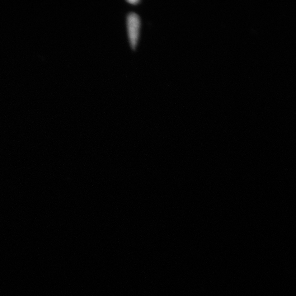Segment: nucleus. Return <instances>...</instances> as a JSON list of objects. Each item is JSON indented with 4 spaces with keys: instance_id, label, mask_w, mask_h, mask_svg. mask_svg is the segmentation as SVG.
<instances>
[{
    "instance_id": "nucleus-2",
    "label": "nucleus",
    "mask_w": 296,
    "mask_h": 296,
    "mask_svg": "<svg viewBox=\"0 0 296 296\" xmlns=\"http://www.w3.org/2000/svg\"><path fill=\"white\" fill-rule=\"evenodd\" d=\"M127 2L131 3V4H136L140 2V1H138V0H133V1H127Z\"/></svg>"
},
{
    "instance_id": "nucleus-1",
    "label": "nucleus",
    "mask_w": 296,
    "mask_h": 296,
    "mask_svg": "<svg viewBox=\"0 0 296 296\" xmlns=\"http://www.w3.org/2000/svg\"><path fill=\"white\" fill-rule=\"evenodd\" d=\"M127 27L128 35L132 49L135 50L139 40L140 27V20L139 16L135 13H130L127 17Z\"/></svg>"
}]
</instances>
